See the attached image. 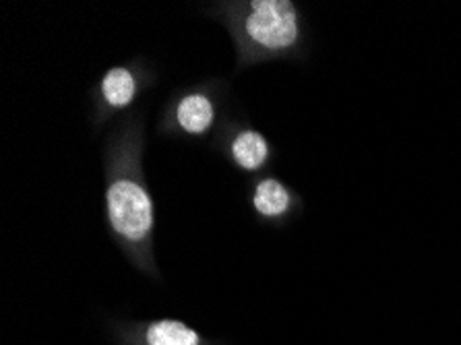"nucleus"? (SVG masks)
Returning a JSON list of instances; mask_svg holds the SVG:
<instances>
[{
    "label": "nucleus",
    "instance_id": "1",
    "mask_svg": "<svg viewBox=\"0 0 461 345\" xmlns=\"http://www.w3.org/2000/svg\"><path fill=\"white\" fill-rule=\"evenodd\" d=\"M108 217L116 234L131 242L145 241L153 228V203L148 190L131 178H118L108 186Z\"/></svg>",
    "mask_w": 461,
    "mask_h": 345
},
{
    "label": "nucleus",
    "instance_id": "2",
    "mask_svg": "<svg viewBox=\"0 0 461 345\" xmlns=\"http://www.w3.org/2000/svg\"><path fill=\"white\" fill-rule=\"evenodd\" d=\"M244 30L257 46L265 50H285L298 40V17L288 0H255Z\"/></svg>",
    "mask_w": 461,
    "mask_h": 345
},
{
    "label": "nucleus",
    "instance_id": "3",
    "mask_svg": "<svg viewBox=\"0 0 461 345\" xmlns=\"http://www.w3.org/2000/svg\"><path fill=\"white\" fill-rule=\"evenodd\" d=\"M213 116V104L203 94H191L183 97V102L178 104L176 110L178 124L183 126L186 132H191V135H201V132H205L209 126H212Z\"/></svg>",
    "mask_w": 461,
    "mask_h": 345
},
{
    "label": "nucleus",
    "instance_id": "4",
    "mask_svg": "<svg viewBox=\"0 0 461 345\" xmlns=\"http://www.w3.org/2000/svg\"><path fill=\"white\" fill-rule=\"evenodd\" d=\"M232 156L244 170H258L269 156L267 141L255 131H244L234 139Z\"/></svg>",
    "mask_w": 461,
    "mask_h": 345
},
{
    "label": "nucleus",
    "instance_id": "5",
    "mask_svg": "<svg viewBox=\"0 0 461 345\" xmlns=\"http://www.w3.org/2000/svg\"><path fill=\"white\" fill-rule=\"evenodd\" d=\"M290 207V193L282 182L267 178L258 182L255 193V209L265 217H279Z\"/></svg>",
    "mask_w": 461,
    "mask_h": 345
},
{
    "label": "nucleus",
    "instance_id": "6",
    "mask_svg": "<svg viewBox=\"0 0 461 345\" xmlns=\"http://www.w3.org/2000/svg\"><path fill=\"white\" fill-rule=\"evenodd\" d=\"M135 77L127 68H112L102 81V94L114 108H124L135 97Z\"/></svg>",
    "mask_w": 461,
    "mask_h": 345
},
{
    "label": "nucleus",
    "instance_id": "7",
    "mask_svg": "<svg viewBox=\"0 0 461 345\" xmlns=\"http://www.w3.org/2000/svg\"><path fill=\"white\" fill-rule=\"evenodd\" d=\"M148 345H199V335L180 321H159L148 329Z\"/></svg>",
    "mask_w": 461,
    "mask_h": 345
}]
</instances>
